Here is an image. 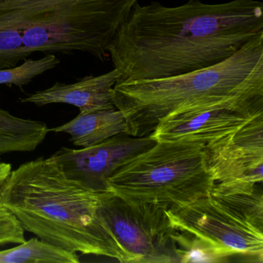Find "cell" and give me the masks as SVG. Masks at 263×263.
<instances>
[{"label":"cell","instance_id":"obj_9","mask_svg":"<svg viewBox=\"0 0 263 263\" xmlns=\"http://www.w3.org/2000/svg\"><path fill=\"white\" fill-rule=\"evenodd\" d=\"M206 164L215 183L261 184L263 115L233 133L204 145Z\"/></svg>","mask_w":263,"mask_h":263},{"label":"cell","instance_id":"obj_16","mask_svg":"<svg viewBox=\"0 0 263 263\" xmlns=\"http://www.w3.org/2000/svg\"><path fill=\"white\" fill-rule=\"evenodd\" d=\"M26 241L25 230L17 218L0 206V246L19 245Z\"/></svg>","mask_w":263,"mask_h":263},{"label":"cell","instance_id":"obj_15","mask_svg":"<svg viewBox=\"0 0 263 263\" xmlns=\"http://www.w3.org/2000/svg\"><path fill=\"white\" fill-rule=\"evenodd\" d=\"M61 60L54 54H47L37 60L27 58L21 65L0 69V85L23 87L36 77L58 67Z\"/></svg>","mask_w":263,"mask_h":263},{"label":"cell","instance_id":"obj_14","mask_svg":"<svg viewBox=\"0 0 263 263\" xmlns=\"http://www.w3.org/2000/svg\"><path fill=\"white\" fill-rule=\"evenodd\" d=\"M78 253L68 252L38 238L0 251V263H79Z\"/></svg>","mask_w":263,"mask_h":263},{"label":"cell","instance_id":"obj_10","mask_svg":"<svg viewBox=\"0 0 263 263\" xmlns=\"http://www.w3.org/2000/svg\"><path fill=\"white\" fill-rule=\"evenodd\" d=\"M261 115L263 100L207 107L168 117L150 135L156 141L185 140L206 144L236 132Z\"/></svg>","mask_w":263,"mask_h":263},{"label":"cell","instance_id":"obj_5","mask_svg":"<svg viewBox=\"0 0 263 263\" xmlns=\"http://www.w3.org/2000/svg\"><path fill=\"white\" fill-rule=\"evenodd\" d=\"M201 141H157L121 166L107 181V191L125 199L164 207L209 195L215 182Z\"/></svg>","mask_w":263,"mask_h":263},{"label":"cell","instance_id":"obj_7","mask_svg":"<svg viewBox=\"0 0 263 263\" xmlns=\"http://www.w3.org/2000/svg\"><path fill=\"white\" fill-rule=\"evenodd\" d=\"M167 214L176 230L209 243L226 259L245 255L262 262L263 228L212 194L169 208Z\"/></svg>","mask_w":263,"mask_h":263},{"label":"cell","instance_id":"obj_17","mask_svg":"<svg viewBox=\"0 0 263 263\" xmlns=\"http://www.w3.org/2000/svg\"><path fill=\"white\" fill-rule=\"evenodd\" d=\"M12 171V165L9 163H0V189L2 187L3 184L5 182L7 177L10 175Z\"/></svg>","mask_w":263,"mask_h":263},{"label":"cell","instance_id":"obj_13","mask_svg":"<svg viewBox=\"0 0 263 263\" xmlns=\"http://www.w3.org/2000/svg\"><path fill=\"white\" fill-rule=\"evenodd\" d=\"M49 132L45 122L18 118L0 108V156L33 152L44 142Z\"/></svg>","mask_w":263,"mask_h":263},{"label":"cell","instance_id":"obj_6","mask_svg":"<svg viewBox=\"0 0 263 263\" xmlns=\"http://www.w3.org/2000/svg\"><path fill=\"white\" fill-rule=\"evenodd\" d=\"M167 208L125 199L107 191L101 213L130 263L181 262Z\"/></svg>","mask_w":263,"mask_h":263},{"label":"cell","instance_id":"obj_18","mask_svg":"<svg viewBox=\"0 0 263 263\" xmlns=\"http://www.w3.org/2000/svg\"><path fill=\"white\" fill-rule=\"evenodd\" d=\"M2 162V160H1V158H0V163Z\"/></svg>","mask_w":263,"mask_h":263},{"label":"cell","instance_id":"obj_11","mask_svg":"<svg viewBox=\"0 0 263 263\" xmlns=\"http://www.w3.org/2000/svg\"><path fill=\"white\" fill-rule=\"evenodd\" d=\"M121 79L117 69L99 76H87L73 84L57 82L51 87L37 90L20 100L24 104L38 107L53 104L74 106L80 113L115 108L114 87Z\"/></svg>","mask_w":263,"mask_h":263},{"label":"cell","instance_id":"obj_2","mask_svg":"<svg viewBox=\"0 0 263 263\" xmlns=\"http://www.w3.org/2000/svg\"><path fill=\"white\" fill-rule=\"evenodd\" d=\"M106 192L86 187L67 176L51 157H41L10 172L0 189V206L24 230L49 244L130 263L101 215Z\"/></svg>","mask_w":263,"mask_h":263},{"label":"cell","instance_id":"obj_3","mask_svg":"<svg viewBox=\"0 0 263 263\" xmlns=\"http://www.w3.org/2000/svg\"><path fill=\"white\" fill-rule=\"evenodd\" d=\"M114 93L133 137L148 136L178 114L263 100V33L215 65L170 78L118 81Z\"/></svg>","mask_w":263,"mask_h":263},{"label":"cell","instance_id":"obj_8","mask_svg":"<svg viewBox=\"0 0 263 263\" xmlns=\"http://www.w3.org/2000/svg\"><path fill=\"white\" fill-rule=\"evenodd\" d=\"M156 142L151 135L133 137L120 134L90 147H62L50 157L72 179L92 190L105 192L107 180L118 169Z\"/></svg>","mask_w":263,"mask_h":263},{"label":"cell","instance_id":"obj_1","mask_svg":"<svg viewBox=\"0 0 263 263\" xmlns=\"http://www.w3.org/2000/svg\"><path fill=\"white\" fill-rule=\"evenodd\" d=\"M263 33V4L189 0L168 7L137 3L108 47L119 81L178 76L215 65Z\"/></svg>","mask_w":263,"mask_h":263},{"label":"cell","instance_id":"obj_12","mask_svg":"<svg viewBox=\"0 0 263 263\" xmlns=\"http://www.w3.org/2000/svg\"><path fill=\"white\" fill-rule=\"evenodd\" d=\"M50 132L67 134L74 145L87 147L104 142L120 134L128 135L129 127L123 112L115 107L80 113L71 121L53 127Z\"/></svg>","mask_w":263,"mask_h":263},{"label":"cell","instance_id":"obj_4","mask_svg":"<svg viewBox=\"0 0 263 263\" xmlns=\"http://www.w3.org/2000/svg\"><path fill=\"white\" fill-rule=\"evenodd\" d=\"M138 0H0V69L35 53H84L104 61Z\"/></svg>","mask_w":263,"mask_h":263}]
</instances>
